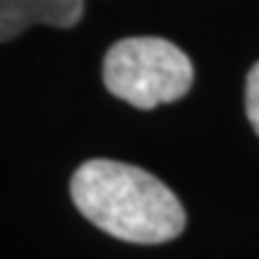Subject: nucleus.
I'll list each match as a JSON object with an SVG mask.
<instances>
[{
    "label": "nucleus",
    "instance_id": "nucleus-1",
    "mask_svg": "<svg viewBox=\"0 0 259 259\" xmlns=\"http://www.w3.org/2000/svg\"><path fill=\"white\" fill-rule=\"evenodd\" d=\"M72 201L96 228L127 243H167L185 230L180 198L135 164L85 161L72 175Z\"/></svg>",
    "mask_w": 259,
    "mask_h": 259
},
{
    "label": "nucleus",
    "instance_id": "nucleus-2",
    "mask_svg": "<svg viewBox=\"0 0 259 259\" xmlns=\"http://www.w3.org/2000/svg\"><path fill=\"white\" fill-rule=\"evenodd\" d=\"M103 85L135 109H156L191 90L193 64L164 37H124L103 58Z\"/></svg>",
    "mask_w": 259,
    "mask_h": 259
},
{
    "label": "nucleus",
    "instance_id": "nucleus-3",
    "mask_svg": "<svg viewBox=\"0 0 259 259\" xmlns=\"http://www.w3.org/2000/svg\"><path fill=\"white\" fill-rule=\"evenodd\" d=\"M82 19V0H0V37H19L32 24L69 29Z\"/></svg>",
    "mask_w": 259,
    "mask_h": 259
},
{
    "label": "nucleus",
    "instance_id": "nucleus-4",
    "mask_svg": "<svg viewBox=\"0 0 259 259\" xmlns=\"http://www.w3.org/2000/svg\"><path fill=\"white\" fill-rule=\"evenodd\" d=\"M246 116H249L254 133L259 135V61L246 77Z\"/></svg>",
    "mask_w": 259,
    "mask_h": 259
}]
</instances>
